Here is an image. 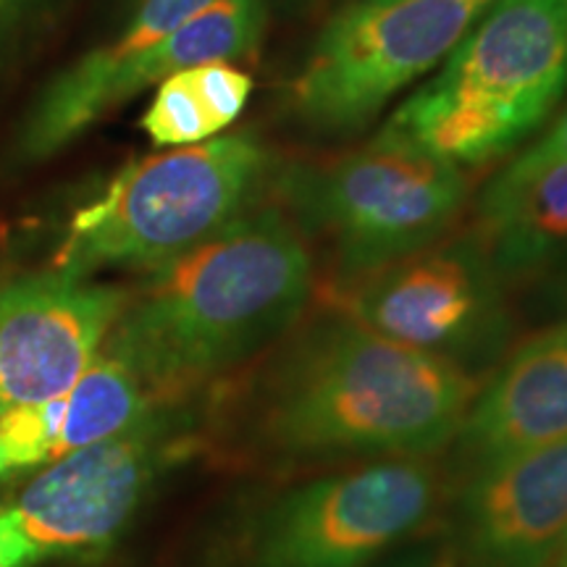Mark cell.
I'll return each mask as SVG.
<instances>
[{
	"instance_id": "6da1fadb",
	"label": "cell",
	"mask_w": 567,
	"mask_h": 567,
	"mask_svg": "<svg viewBox=\"0 0 567 567\" xmlns=\"http://www.w3.org/2000/svg\"><path fill=\"white\" fill-rule=\"evenodd\" d=\"M224 405L234 452L274 473L429 460L455 439L478 381L342 310L302 326Z\"/></svg>"
},
{
	"instance_id": "7a4b0ae2",
	"label": "cell",
	"mask_w": 567,
	"mask_h": 567,
	"mask_svg": "<svg viewBox=\"0 0 567 567\" xmlns=\"http://www.w3.org/2000/svg\"><path fill=\"white\" fill-rule=\"evenodd\" d=\"M308 239L281 208L247 210L142 276L103 352L158 402H184L292 334L313 297Z\"/></svg>"
},
{
	"instance_id": "3957f363",
	"label": "cell",
	"mask_w": 567,
	"mask_h": 567,
	"mask_svg": "<svg viewBox=\"0 0 567 567\" xmlns=\"http://www.w3.org/2000/svg\"><path fill=\"white\" fill-rule=\"evenodd\" d=\"M567 92V0H492L384 130L478 166L528 140Z\"/></svg>"
},
{
	"instance_id": "277c9868",
	"label": "cell",
	"mask_w": 567,
	"mask_h": 567,
	"mask_svg": "<svg viewBox=\"0 0 567 567\" xmlns=\"http://www.w3.org/2000/svg\"><path fill=\"white\" fill-rule=\"evenodd\" d=\"M431 460H379L297 476L234 502L197 567H375L417 542L442 502Z\"/></svg>"
},
{
	"instance_id": "5b68a950",
	"label": "cell",
	"mask_w": 567,
	"mask_h": 567,
	"mask_svg": "<svg viewBox=\"0 0 567 567\" xmlns=\"http://www.w3.org/2000/svg\"><path fill=\"white\" fill-rule=\"evenodd\" d=\"M268 182L271 151L252 132L145 155L69 218L53 268L84 279L153 271L252 210Z\"/></svg>"
},
{
	"instance_id": "8992f818",
	"label": "cell",
	"mask_w": 567,
	"mask_h": 567,
	"mask_svg": "<svg viewBox=\"0 0 567 567\" xmlns=\"http://www.w3.org/2000/svg\"><path fill=\"white\" fill-rule=\"evenodd\" d=\"M213 400L216 394L205 392L161 405L134 429L13 488L0 502V544L11 567L97 563L111 555L163 481L203 450Z\"/></svg>"
},
{
	"instance_id": "52a82bcc",
	"label": "cell",
	"mask_w": 567,
	"mask_h": 567,
	"mask_svg": "<svg viewBox=\"0 0 567 567\" xmlns=\"http://www.w3.org/2000/svg\"><path fill=\"white\" fill-rule=\"evenodd\" d=\"M274 182L284 216L329 252L334 284L444 239L467 197L463 168L386 130L337 158L292 163Z\"/></svg>"
},
{
	"instance_id": "ba28073f",
	"label": "cell",
	"mask_w": 567,
	"mask_h": 567,
	"mask_svg": "<svg viewBox=\"0 0 567 567\" xmlns=\"http://www.w3.org/2000/svg\"><path fill=\"white\" fill-rule=\"evenodd\" d=\"M266 0H142L130 24L42 87L13 140L19 163L51 158L105 113L176 71L258 53Z\"/></svg>"
},
{
	"instance_id": "9c48e42d",
	"label": "cell",
	"mask_w": 567,
	"mask_h": 567,
	"mask_svg": "<svg viewBox=\"0 0 567 567\" xmlns=\"http://www.w3.org/2000/svg\"><path fill=\"white\" fill-rule=\"evenodd\" d=\"M488 3L347 0L289 82V113L321 137L363 132L402 90L442 66Z\"/></svg>"
},
{
	"instance_id": "30bf717a",
	"label": "cell",
	"mask_w": 567,
	"mask_h": 567,
	"mask_svg": "<svg viewBox=\"0 0 567 567\" xmlns=\"http://www.w3.org/2000/svg\"><path fill=\"white\" fill-rule=\"evenodd\" d=\"M331 300L365 329L455 365L478 384L513 342L507 281L476 231L334 284Z\"/></svg>"
},
{
	"instance_id": "8fae6325",
	"label": "cell",
	"mask_w": 567,
	"mask_h": 567,
	"mask_svg": "<svg viewBox=\"0 0 567 567\" xmlns=\"http://www.w3.org/2000/svg\"><path fill=\"white\" fill-rule=\"evenodd\" d=\"M126 289L66 271L0 287V413L69 392L101 358Z\"/></svg>"
},
{
	"instance_id": "7c38bea8",
	"label": "cell",
	"mask_w": 567,
	"mask_h": 567,
	"mask_svg": "<svg viewBox=\"0 0 567 567\" xmlns=\"http://www.w3.org/2000/svg\"><path fill=\"white\" fill-rule=\"evenodd\" d=\"M567 534V439L457 481L444 567H544Z\"/></svg>"
},
{
	"instance_id": "4fadbf2b",
	"label": "cell",
	"mask_w": 567,
	"mask_h": 567,
	"mask_svg": "<svg viewBox=\"0 0 567 567\" xmlns=\"http://www.w3.org/2000/svg\"><path fill=\"white\" fill-rule=\"evenodd\" d=\"M567 439V321L526 339L488 371L450 444L455 481Z\"/></svg>"
},
{
	"instance_id": "5bb4252c",
	"label": "cell",
	"mask_w": 567,
	"mask_h": 567,
	"mask_svg": "<svg viewBox=\"0 0 567 567\" xmlns=\"http://www.w3.org/2000/svg\"><path fill=\"white\" fill-rule=\"evenodd\" d=\"M161 405L168 402L155 400L130 368L101 352L69 392L0 413V492L124 434Z\"/></svg>"
},
{
	"instance_id": "9a60e30c",
	"label": "cell",
	"mask_w": 567,
	"mask_h": 567,
	"mask_svg": "<svg viewBox=\"0 0 567 567\" xmlns=\"http://www.w3.org/2000/svg\"><path fill=\"white\" fill-rule=\"evenodd\" d=\"M476 221L507 284L567 268V161L523 176L496 174L478 197Z\"/></svg>"
},
{
	"instance_id": "2e32d148",
	"label": "cell",
	"mask_w": 567,
	"mask_h": 567,
	"mask_svg": "<svg viewBox=\"0 0 567 567\" xmlns=\"http://www.w3.org/2000/svg\"><path fill=\"white\" fill-rule=\"evenodd\" d=\"M140 126L158 147H187L218 137L184 71H176L155 87Z\"/></svg>"
},
{
	"instance_id": "e0dca14e",
	"label": "cell",
	"mask_w": 567,
	"mask_h": 567,
	"mask_svg": "<svg viewBox=\"0 0 567 567\" xmlns=\"http://www.w3.org/2000/svg\"><path fill=\"white\" fill-rule=\"evenodd\" d=\"M189 84H193L197 101L208 113L210 124L221 134L243 116L252 95V76L237 69L231 61H213L200 66L184 69Z\"/></svg>"
},
{
	"instance_id": "ac0fdd59",
	"label": "cell",
	"mask_w": 567,
	"mask_h": 567,
	"mask_svg": "<svg viewBox=\"0 0 567 567\" xmlns=\"http://www.w3.org/2000/svg\"><path fill=\"white\" fill-rule=\"evenodd\" d=\"M565 161H567V109L563 111V116H559L557 122L534 142V145L526 147V151L517 155L507 168H502V174L523 176V174L538 172V168L555 166V163H565Z\"/></svg>"
},
{
	"instance_id": "d6986e66",
	"label": "cell",
	"mask_w": 567,
	"mask_h": 567,
	"mask_svg": "<svg viewBox=\"0 0 567 567\" xmlns=\"http://www.w3.org/2000/svg\"><path fill=\"white\" fill-rule=\"evenodd\" d=\"M375 567H444V563L439 542H415L408 544V549L402 547L400 551H394L392 557H386L384 563Z\"/></svg>"
},
{
	"instance_id": "ffe728a7",
	"label": "cell",
	"mask_w": 567,
	"mask_h": 567,
	"mask_svg": "<svg viewBox=\"0 0 567 567\" xmlns=\"http://www.w3.org/2000/svg\"><path fill=\"white\" fill-rule=\"evenodd\" d=\"M45 0H0V24H13L27 13L42 9Z\"/></svg>"
},
{
	"instance_id": "44dd1931",
	"label": "cell",
	"mask_w": 567,
	"mask_h": 567,
	"mask_svg": "<svg viewBox=\"0 0 567 567\" xmlns=\"http://www.w3.org/2000/svg\"><path fill=\"white\" fill-rule=\"evenodd\" d=\"M544 567H567V534L563 542H559V547L551 551V557L547 559V565Z\"/></svg>"
},
{
	"instance_id": "7402d4cb",
	"label": "cell",
	"mask_w": 567,
	"mask_h": 567,
	"mask_svg": "<svg viewBox=\"0 0 567 567\" xmlns=\"http://www.w3.org/2000/svg\"><path fill=\"white\" fill-rule=\"evenodd\" d=\"M289 3H297V0H289Z\"/></svg>"
}]
</instances>
